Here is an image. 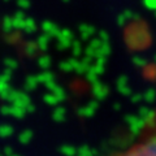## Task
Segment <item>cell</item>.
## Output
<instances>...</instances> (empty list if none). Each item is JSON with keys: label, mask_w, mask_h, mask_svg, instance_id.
I'll return each instance as SVG.
<instances>
[{"label": "cell", "mask_w": 156, "mask_h": 156, "mask_svg": "<svg viewBox=\"0 0 156 156\" xmlns=\"http://www.w3.org/2000/svg\"><path fill=\"white\" fill-rule=\"evenodd\" d=\"M113 156H156V116L133 142Z\"/></svg>", "instance_id": "cell-1"}]
</instances>
